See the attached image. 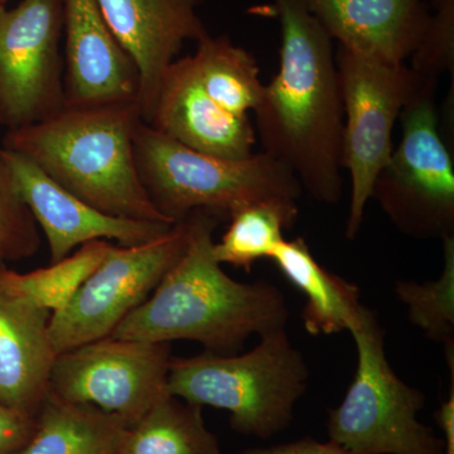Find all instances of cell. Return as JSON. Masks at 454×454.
<instances>
[{
  "instance_id": "obj_18",
  "label": "cell",
  "mask_w": 454,
  "mask_h": 454,
  "mask_svg": "<svg viewBox=\"0 0 454 454\" xmlns=\"http://www.w3.org/2000/svg\"><path fill=\"white\" fill-rule=\"evenodd\" d=\"M283 277L306 297L301 319L312 336H333L357 324L364 309L360 288L317 262L301 238L284 240L271 254Z\"/></svg>"
},
{
  "instance_id": "obj_9",
  "label": "cell",
  "mask_w": 454,
  "mask_h": 454,
  "mask_svg": "<svg viewBox=\"0 0 454 454\" xmlns=\"http://www.w3.org/2000/svg\"><path fill=\"white\" fill-rule=\"evenodd\" d=\"M187 239L186 219L149 243L112 245L70 303L51 316L50 336L57 355L112 336L181 258Z\"/></svg>"
},
{
  "instance_id": "obj_6",
  "label": "cell",
  "mask_w": 454,
  "mask_h": 454,
  "mask_svg": "<svg viewBox=\"0 0 454 454\" xmlns=\"http://www.w3.org/2000/svg\"><path fill=\"white\" fill-rule=\"evenodd\" d=\"M357 351L354 380L328 409L330 441L348 454H444V439L418 420L423 391L403 381L385 354V331L370 309L351 328Z\"/></svg>"
},
{
  "instance_id": "obj_30",
  "label": "cell",
  "mask_w": 454,
  "mask_h": 454,
  "mask_svg": "<svg viewBox=\"0 0 454 454\" xmlns=\"http://www.w3.org/2000/svg\"><path fill=\"white\" fill-rule=\"evenodd\" d=\"M9 0H0V5H7Z\"/></svg>"
},
{
  "instance_id": "obj_14",
  "label": "cell",
  "mask_w": 454,
  "mask_h": 454,
  "mask_svg": "<svg viewBox=\"0 0 454 454\" xmlns=\"http://www.w3.org/2000/svg\"><path fill=\"white\" fill-rule=\"evenodd\" d=\"M62 37L65 106L139 101L137 66L107 26L98 0H64Z\"/></svg>"
},
{
  "instance_id": "obj_24",
  "label": "cell",
  "mask_w": 454,
  "mask_h": 454,
  "mask_svg": "<svg viewBox=\"0 0 454 454\" xmlns=\"http://www.w3.org/2000/svg\"><path fill=\"white\" fill-rule=\"evenodd\" d=\"M444 268L435 280H399L395 294L408 309L411 324L429 340L454 343V235L443 240Z\"/></svg>"
},
{
  "instance_id": "obj_17",
  "label": "cell",
  "mask_w": 454,
  "mask_h": 454,
  "mask_svg": "<svg viewBox=\"0 0 454 454\" xmlns=\"http://www.w3.org/2000/svg\"><path fill=\"white\" fill-rule=\"evenodd\" d=\"M342 49L384 64L402 65L419 46L428 25L426 0H307Z\"/></svg>"
},
{
  "instance_id": "obj_19",
  "label": "cell",
  "mask_w": 454,
  "mask_h": 454,
  "mask_svg": "<svg viewBox=\"0 0 454 454\" xmlns=\"http://www.w3.org/2000/svg\"><path fill=\"white\" fill-rule=\"evenodd\" d=\"M127 429L121 418L49 390L31 438L18 454H119Z\"/></svg>"
},
{
  "instance_id": "obj_10",
  "label": "cell",
  "mask_w": 454,
  "mask_h": 454,
  "mask_svg": "<svg viewBox=\"0 0 454 454\" xmlns=\"http://www.w3.org/2000/svg\"><path fill=\"white\" fill-rule=\"evenodd\" d=\"M169 343L107 336L57 355L50 391L95 406L128 428L168 394Z\"/></svg>"
},
{
  "instance_id": "obj_11",
  "label": "cell",
  "mask_w": 454,
  "mask_h": 454,
  "mask_svg": "<svg viewBox=\"0 0 454 454\" xmlns=\"http://www.w3.org/2000/svg\"><path fill=\"white\" fill-rule=\"evenodd\" d=\"M64 0L0 5V127L16 130L66 104Z\"/></svg>"
},
{
  "instance_id": "obj_29",
  "label": "cell",
  "mask_w": 454,
  "mask_h": 454,
  "mask_svg": "<svg viewBox=\"0 0 454 454\" xmlns=\"http://www.w3.org/2000/svg\"><path fill=\"white\" fill-rule=\"evenodd\" d=\"M450 369V396L435 411L434 418L444 434V454H454V356L448 355Z\"/></svg>"
},
{
  "instance_id": "obj_7",
  "label": "cell",
  "mask_w": 454,
  "mask_h": 454,
  "mask_svg": "<svg viewBox=\"0 0 454 454\" xmlns=\"http://www.w3.org/2000/svg\"><path fill=\"white\" fill-rule=\"evenodd\" d=\"M438 82L420 80L400 122L402 139L373 182L376 200L397 231L415 239L454 235V158L441 130Z\"/></svg>"
},
{
  "instance_id": "obj_3",
  "label": "cell",
  "mask_w": 454,
  "mask_h": 454,
  "mask_svg": "<svg viewBox=\"0 0 454 454\" xmlns=\"http://www.w3.org/2000/svg\"><path fill=\"white\" fill-rule=\"evenodd\" d=\"M142 121L139 101L65 106L43 121L5 131L2 146L98 210L173 225L152 202L137 169L134 136Z\"/></svg>"
},
{
  "instance_id": "obj_15",
  "label": "cell",
  "mask_w": 454,
  "mask_h": 454,
  "mask_svg": "<svg viewBox=\"0 0 454 454\" xmlns=\"http://www.w3.org/2000/svg\"><path fill=\"white\" fill-rule=\"evenodd\" d=\"M146 124L188 148L230 160L250 157L258 140L250 116L232 115L206 94L191 56L167 68Z\"/></svg>"
},
{
  "instance_id": "obj_27",
  "label": "cell",
  "mask_w": 454,
  "mask_h": 454,
  "mask_svg": "<svg viewBox=\"0 0 454 454\" xmlns=\"http://www.w3.org/2000/svg\"><path fill=\"white\" fill-rule=\"evenodd\" d=\"M35 418L0 404V454H18L31 438Z\"/></svg>"
},
{
  "instance_id": "obj_26",
  "label": "cell",
  "mask_w": 454,
  "mask_h": 454,
  "mask_svg": "<svg viewBox=\"0 0 454 454\" xmlns=\"http://www.w3.org/2000/svg\"><path fill=\"white\" fill-rule=\"evenodd\" d=\"M428 25L409 67L423 80L454 77V0H430Z\"/></svg>"
},
{
  "instance_id": "obj_16",
  "label": "cell",
  "mask_w": 454,
  "mask_h": 454,
  "mask_svg": "<svg viewBox=\"0 0 454 454\" xmlns=\"http://www.w3.org/2000/svg\"><path fill=\"white\" fill-rule=\"evenodd\" d=\"M51 316L0 279V404L32 418L49 393L57 357Z\"/></svg>"
},
{
  "instance_id": "obj_8",
  "label": "cell",
  "mask_w": 454,
  "mask_h": 454,
  "mask_svg": "<svg viewBox=\"0 0 454 454\" xmlns=\"http://www.w3.org/2000/svg\"><path fill=\"white\" fill-rule=\"evenodd\" d=\"M336 66L343 109L340 166L351 181L345 232L354 240L373 182L393 154L394 128L422 79L405 64H384L342 47Z\"/></svg>"
},
{
  "instance_id": "obj_5",
  "label": "cell",
  "mask_w": 454,
  "mask_h": 454,
  "mask_svg": "<svg viewBox=\"0 0 454 454\" xmlns=\"http://www.w3.org/2000/svg\"><path fill=\"white\" fill-rule=\"evenodd\" d=\"M134 157L146 193L173 223L197 211L223 219L249 203L298 201L303 192L294 172L274 155L260 152L230 160L202 153L145 121L134 136Z\"/></svg>"
},
{
  "instance_id": "obj_20",
  "label": "cell",
  "mask_w": 454,
  "mask_h": 454,
  "mask_svg": "<svg viewBox=\"0 0 454 454\" xmlns=\"http://www.w3.org/2000/svg\"><path fill=\"white\" fill-rule=\"evenodd\" d=\"M197 79L208 95L225 112L249 116L264 97L255 57L236 46L229 35H203L191 56Z\"/></svg>"
},
{
  "instance_id": "obj_21",
  "label": "cell",
  "mask_w": 454,
  "mask_h": 454,
  "mask_svg": "<svg viewBox=\"0 0 454 454\" xmlns=\"http://www.w3.org/2000/svg\"><path fill=\"white\" fill-rule=\"evenodd\" d=\"M119 454H223L202 408L172 395L160 399L122 437Z\"/></svg>"
},
{
  "instance_id": "obj_23",
  "label": "cell",
  "mask_w": 454,
  "mask_h": 454,
  "mask_svg": "<svg viewBox=\"0 0 454 454\" xmlns=\"http://www.w3.org/2000/svg\"><path fill=\"white\" fill-rule=\"evenodd\" d=\"M112 243L98 240L82 245L73 254L50 267L20 274L0 267V279L14 291L26 295L41 309L57 313L65 309L100 262Z\"/></svg>"
},
{
  "instance_id": "obj_25",
  "label": "cell",
  "mask_w": 454,
  "mask_h": 454,
  "mask_svg": "<svg viewBox=\"0 0 454 454\" xmlns=\"http://www.w3.org/2000/svg\"><path fill=\"white\" fill-rule=\"evenodd\" d=\"M40 247V227L0 146V262L31 258Z\"/></svg>"
},
{
  "instance_id": "obj_22",
  "label": "cell",
  "mask_w": 454,
  "mask_h": 454,
  "mask_svg": "<svg viewBox=\"0 0 454 454\" xmlns=\"http://www.w3.org/2000/svg\"><path fill=\"white\" fill-rule=\"evenodd\" d=\"M298 215L297 201L286 199L262 200L238 208L229 216L225 234L214 244L215 258L220 264L252 270L256 262L270 258Z\"/></svg>"
},
{
  "instance_id": "obj_2",
  "label": "cell",
  "mask_w": 454,
  "mask_h": 454,
  "mask_svg": "<svg viewBox=\"0 0 454 454\" xmlns=\"http://www.w3.org/2000/svg\"><path fill=\"white\" fill-rule=\"evenodd\" d=\"M184 252L148 300L112 336L170 343L196 340L206 351L236 354L253 334L284 330L289 309L283 293L264 280L238 282L214 255L219 217L197 211L187 217Z\"/></svg>"
},
{
  "instance_id": "obj_12",
  "label": "cell",
  "mask_w": 454,
  "mask_h": 454,
  "mask_svg": "<svg viewBox=\"0 0 454 454\" xmlns=\"http://www.w3.org/2000/svg\"><path fill=\"white\" fill-rule=\"evenodd\" d=\"M3 153L35 223L46 236L51 262L65 259L92 241H116L121 247L149 243L176 225L106 214L59 186L22 154L5 148Z\"/></svg>"
},
{
  "instance_id": "obj_28",
  "label": "cell",
  "mask_w": 454,
  "mask_h": 454,
  "mask_svg": "<svg viewBox=\"0 0 454 454\" xmlns=\"http://www.w3.org/2000/svg\"><path fill=\"white\" fill-rule=\"evenodd\" d=\"M239 454H348L342 448L328 441L325 443L306 437L291 443L278 444L267 448H249Z\"/></svg>"
},
{
  "instance_id": "obj_31",
  "label": "cell",
  "mask_w": 454,
  "mask_h": 454,
  "mask_svg": "<svg viewBox=\"0 0 454 454\" xmlns=\"http://www.w3.org/2000/svg\"><path fill=\"white\" fill-rule=\"evenodd\" d=\"M3 264H4V262H0V265H3Z\"/></svg>"
},
{
  "instance_id": "obj_13",
  "label": "cell",
  "mask_w": 454,
  "mask_h": 454,
  "mask_svg": "<svg viewBox=\"0 0 454 454\" xmlns=\"http://www.w3.org/2000/svg\"><path fill=\"white\" fill-rule=\"evenodd\" d=\"M116 40L139 73V103L148 122L167 68L187 41L207 35L200 0H98Z\"/></svg>"
},
{
  "instance_id": "obj_4",
  "label": "cell",
  "mask_w": 454,
  "mask_h": 454,
  "mask_svg": "<svg viewBox=\"0 0 454 454\" xmlns=\"http://www.w3.org/2000/svg\"><path fill=\"white\" fill-rule=\"evenodd\" d=\"M309 379V365L284 328L260 336L247 354L170 358L167 387L190 404L229 411L235 432L269 439L291 426Z\"/></svg>"
},
{
  "instance_id": "obj_1",
  "label": "cell",
  "mask_w": 454,
  "mask_h": 454,
  "mask_svg": "<svg viewBox=\"0 0 454 454\" xmlns=\"http://www.w3.org/2000/svg\"><path fill=\"white\" fill-rule=\"evenodd\" d=\"M280 25L279 70L256 107L265 153L282 160L317 202L343 195V109L333 40L307 0H271Z\"/></svg>"
}]
</instances>
